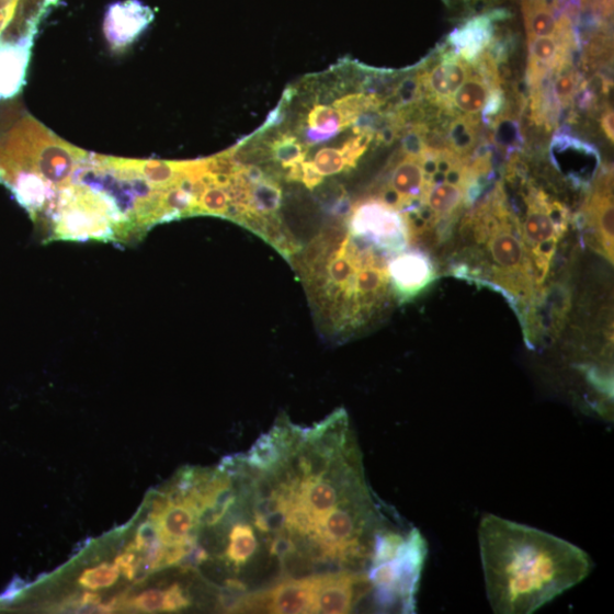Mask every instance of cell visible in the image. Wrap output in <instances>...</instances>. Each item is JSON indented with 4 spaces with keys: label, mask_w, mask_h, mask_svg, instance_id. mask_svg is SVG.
<instances>
[{
    "label": "cell",
    "mask_w": 614,
    "mask_h": 614,
    "mask_svg": "<svg viewBox=\"0 0 614 614\" xmlns=\"http://www.w3.org/2000/svg\"><path fill=\"white\" fill-rule=\"evenodd\" d=\"M478 539L485 587L498 614H531L585 580V550L543 531L486 514Z\"/></svg>",
    "instance_id": "6da1fadb"
},
{
    "label": "cell",
    "mask_w": 614,
    "mask_h": 614,
    "mask_svg": "<svg viewBox=\"0 0 614 614\" xmlns=\"http://www.w3.org/2000/svg\"><path fill=\"white\" fill-rule=\"evenodd\" d=\"M393 257L352 234L345 220L325 228L291 261L322 331L348 338L373 323L394 298Z\"/></svg>",
    "instance_id": "7a4b0ae2"
},
{
    "label": "cell",
    "mask_w": 614,
    "mask_h": 614,
    "mask_svg": "<svg viewBox=\"0 0 614 614\" xmlns=\"http://www.w3.org/2000/svg\"><path fill=\"white\" fill-rule=\"evenodd\" d=\"M459 235L453 273L502 293L527 329L545 293L503 189L468 215Z\"/></svg>",
    "instance_id": "3957f363"
},
{
    "label": "cell",
    "mask_w": 614,
    "mask_h": 614,
    "mask_svg": "<svg viewBox=\"0 0 614 614\" xmlns=\"http://www.w3.org/2000/svg\"><path fill=\"white\" fill-rule=\"evenodd\" d=\"M87 157V151L25 115L0 137V183L5 184L38 226L57 193L75 180Z\"/></svg>",
    "instance_id": "277c9868"
},
{
    "label": "cell",
    "mask_w": 614,
    "mask_h": 614,
    "mask_svg": "<svg viewBox=\"0 0 614 614\" xmlns=\"http://www.w3.org/2000/svg\"><path fill=\"white\" fill-rule=\"evenodd\" d=\"M525 205V214L522 217L515 215L534 266L537 286L545 293V283L572 215L562 202L534 187L527 191Z\"/></svg>",
    "instance_id": "5b68a950"
},
{
    "label": "cell",
    "mask_w": 614,
    "mask_h": 614,
    "mask_svg": "<svg viewBox=\"0 0 614 614\" xmlns=\"http://www.w3.org/2000/svg\"><path fill=\"white\" fill-rule=\"evenodd\" d=\"M344 220L352 234L391 257L409 249L410 237L402 215L378 197L351 206Z\"/></svg>",
    "instance_id": "8992f818"
},
{
    "label": "cell",
    "mask_w": 614,
    "mask_h": 614,
    "mask_svg": "<svg viewBox=\"0 0 614 614\" xmlns=\"http://www.w3.org/2000/svg\"><path fill=\"white\" fill-rule=\"evenodd\" d=\"M321 575L281 582L269 592L240 599L234 611L268 610L271 613H316Z\"/></svg>",
    "instance_id": "52a82bcc"
},
{
    "label": "cell",
    "mask_w": 614,
    "mask_h": 614,
    "mask_svg": "<svg viewBox=\"0 0 614 614\" xmlns=\"http://www.w3.org/2000/svg\"><path fill=\"white\" fill-rule=\"evenodd\" d=\"M612 184V172L602 174L582 213V224L588 227L591 248L611 263L614 253Z\"/></svg>",
    "instance_id": "ba28073f"
},
{
    "label": "cell",
    "mask_w": 614,
    "mask_h": 614,
    "mask_svg": "<svg viewBox=\"0 0 614 614\" xmlns=\"http://www.w3.org/2000/svg\"><path fill=\"white\" fill-rule=\"evenodd\" d=\"M394 298L407 303L419 296L437 278V270L428 253L405 250L395 254L388 264Z\"/></svg>",
    "instance_id": "9c48e42d"
},
{
    "label": "cell",
    "mask_w": 614,
    "mask_h": 614,
    "mask_svg": "<svg viewBox=\"0 0 614 614\" xmlns=\"http://www.w3.org/2000/svg\"><path fill=\"white\" fill-rule=\"evenodd\" d=\"M150 520L156 522L166 546L196 544L200 512L186 498L168 494L157 500Z\"/></svg>",
    "instance_id": "30bf717a"
},
{
    "label": "cell",
    "mask_w": 614,
    "mask_h": 614,
    "mask_svg": "<svg viewBox=\"0 0 614 614\" xmlns=\"http://www.w3.org/2000/svg\"><path fill=\"white\" fill-rule=\"evenodd\" d=\"M373 589L368 576L354 572L321 575L316 613H350L364 594Z\"/></svg>",
    "instance_id": "8fae6325"
},
{
    "label": "cell",
    "mask_w": 614,
    "mask_h": 614,
    "mask_svg": "<svg viewBox=\"0 0 614 614\" xmlns=\"http://www.w3.org/2000/svg\"><path fill=\"white\" fill-rule=\"evenodd\" d=\"M152 12L136 0L111 7L104 22L107 43L114 52L126 50L144 33L152 20Z\"/></svg>",
    "instance_id": "7c38bea8"
},
{
    "label": "cell",
    "mask_w": 614,
    "mask_h": 614,
    "mask_svg": "<svg viewBox=\"0 0 614 614\" xmlns=\"http://www.w3.org/2000/svg\"><path fill=\"white\" fill-rule=\"evenodd\" d=\"M473 72L466 59L448 55L432 71L420 76L422 90L430 101L446 109L452 107L456 91Z\"/></svg>",
    "instance_id": "4fadbf2b"
},
{
    "label": "cell",
    "mask_w": 614,
    "mask_h": 614,
    "mask_svg": "<svg viewBox=\"0 0 614 614\" xmlns=\"http://www.w3.org/2000/svg\"><path fill=\"white\" fill-rule=\"evenodd\" d=\"M345 129L340 112L333 106L316 104L298 123L297 132L302 136L303 145L310 148L333 139Z\"/></svg>",
    "instance_id": "5bb4252c"
},
{
    "label": "cell",
    "mask_w": 614,
    "mask_h": 614,
    "mask_svg": "<svg viewBox=\"0 0 614 614\" xmlns=\"http://www.w3.org/2000/svg\"><path fill=\"white\" fill-rule=\"evenodd\" d=\"M491 36H493L491 21L486 16H481L469 21L459 30L454 31V34L451 36V43L459 57L470 61L479 57L491 42Z\"/></svg>",
    "instance_id": "9a60e30c"
},
{
    "label": "cell",
    "mask_w": 614,
    "mask_h": 614,
    "mask_svg": "<svg viewBox=\"0 0 614 614\" xmlns=\"http://www.w3.org/2000/svg\"><path fill=\"white\" fill-rule=\"evenodd\" d=\"M522 12H524L528 42L553 37L558 34L559 22L546 0H521Z\"/></svg>",
    "instance_id": "2e32d148"
},
{
    "label": "cell",
    "mask_w": 614,
    "mask_h": 614,
    "mask_svg": "<svg viewBox=\"0 0 614 614\" xmlns=\"http://www.w3.org/2000/svg\"><path fill=\"white\" fill-rule=\"evenodd\" d=\"M485 76L473 75L456 91L453 106L467 115L476 116L486 106L490 91Z\"/></svg>",
    "instance_id": "e0dca14e"
},
{
    "label": "cell",
    "mask_w": 614,
    "mask_h": 614,
    "mask_svg": "<svg viewBox=\"0 0 614 614\" xmlns=\"http://www.w3.org/2000/svg\"><path fill=\"white\" fill-rule=\"evenodd\" d=\"M383 105V101L373 94H364V92H354L341 99H337L332 106L340 112L344 121L345 128L352 127L363 114L375 112Z\"/></svg>",
    "instance_id": "ac0fdd59"
},
{
    "label": "cell",
    "mask_w": 614,
    "mask_h": 614,
    "mask_svg": "<svg viewBox=\"0 0 614 614\" xmlns=\"http://www.w3.org/2000/svg\"><path fill=\"white\" fill-rule=\"evenodd\" d=\"M257 548L258 541L250 525L237 524L232 527L227 557L234 565L239 567L248 562L254 556Z\"/></svg>",
    "instance_id": "d6986e66"
},
{
    "label": "cell",
    "mask_w": 614,
    "mask_h": 614,
    "mask_svg": "<svg viewBox=\"0 0 614 614\" xmlns=\"http://www.w3.org/2000/svg\"><path fill=\"white\" fill-rule=\"evenodd\" d=\"M477 126L478 120L471 115L455 120L448 133L450 149L466 158L475 146Z\"/></svg>",
    "instance_id": "ffe728a7"
},
{
    "label": "cell",
    "mask_w": 614,
    "mask_h": 614,
    "mask_svg": "<svg viewBox=\"0 0 614 614\" xmlns=\"http://www.w3.org/2000/svg\"><path fill=\"white\" fill-rule=\"evenodd\" d=\"M120 573L116 565L103 564L83 571L79 578V583L89 591H100L113 587L118 580Z\"/></svg>",
    "instance_id": "44dd1931"
},
{
    "label": "cell",
    "mask_w": 614,
    "mask_h": 614,
    "mask_svg": "<svg viewBox=\"0 0 614 614\" xmlns=\"http://www.w3.org/2000/svg\"><path fill=\"white\" fill-rule=\"evenodd\" d=\"M311 162L323 178L350 171L340 148H321Z\"/></svg>",
    "instance_id": "7402d4cb"
},
{
    "label": "cell",
    "mask_w": 614,
    "mask_h": 614,
    "mask_svg": "<svg viewBox=\"0 0 614 614\" xmlns=\"http://www.w3.org/2000/svg\"><path fill=\"white\" fill-rule=\"evenodd\" d=\"M373 132L363 130L355 134V137L346 140L340 148L345 159L349 170L355 169L364 152L374 139Z\"/></svg>",
    "instance_id": "603a6c76"
},
{
    "label": "cell",
    "mask_w": 614,
    "mask_h": 614,
    "mask_svg": "<svg viewBox=\"0 0 614 614\" xmlns=\"http://www.w3.org/2000/svg\"><path fill=\"white\" fill-rule=\"evenodd\" d=\"M164 592L160 590H148L130 601V606L136 610L152 613L163 611Z\"/></svg>",
    "instance_id": "cb8c5ba5"
},
{
    "label": "cell",
    "mask_w": 614,
    "mask_h": 614,
    "mask_svg": "<svg viewBox=\"0 0 614 614\" xmlns=\"http://www.w3.org/2000/svg\"><path fill=\"white\" fill-rule=\"evenodd\" d=\"M421 91L422 84L420 76L407 78L396 90L398 104L403 106L413 104L421 95Z\"/></svg>",
    "instance_id": "d4e9b609"
},
{
    "label": "cell",
    "mask_w": 614,
    "mask_h": 614,
    "mask_svg": "<svg viewBox=\"0 0 614 614\" xmlns=\"http://www.w3.org/2000/svg\"><path fill=\"white\" fill-rule=\"evenodd\" d=\"M577 80L573 72H567L556 80L555 99L558 104L566 106L571 102L578 86Z\"/></svg>",
    "instance_id": "484cf974"
},
{
    "label": "cell",
    "mask_w": 614,
    "mask_h": 614,
    "mask_svg": "<svg viewBox=\"0 0 614 614\" xmlns=\"http://www.w3.org/2000/svg\"><path fill=\"white\" fill-rule=\"evenodd\" d=\"M159 539L161 538L158 526L156 522L150 520L140 526L136 539L129 549L134 552H144Z\"/></svg>",
    "instance_id": "4316f807"
},
{
    "label": "cell",
    "mask_w": 614,
    "mask_h": 614,
    "mask_svg": "<svg viewBox=\"0 0 614 614\" xmlns=\"http://www.w3.org/2000/svg\"><path fill=\"white\" fill-rule=\"evenodd\" d=\"M191 601L182 589L174 583L167 592H164L163 611L175 612L190 606Z\"/></svg>",
    "instance_id": "83f0119b"
},
{
    "label": "cell",
    "mask_w": 614,
    "mask_h": 614,
    "mask_svg": "<svg viewBox=\"0 0 614 614\" xmlns=\"http://www.w3.org/2000/svg\"><path fill=\"white\" fill-rule=\"evenodd\" d=\"M115 565L120 572L125 575L127 579L134 580L137 576L139 559H137L134 550L128 549L125 555H122L115 560Z\"/></svg>",
    "instance_id": "f1b7e54d"
},
{
    "label": "cell",
    "mask_w": 614,
    "mask_h": 614,
    "mask_svg": "<svg viewBox=\"0 0 614 614\" xmlns=\"http://www.w3.org/2000/svg\"><path fill=\"white\" fill-rule=\"evenodd\" d=\"M325 178L317 170L311 161L302 163V180L300 182L307 190L314 191L320 186Z\"/></svg>",
    "instance_id": "f546056e"
},
{
    "label": "cell",
    "mask_w": 614,
    "mask_h": 614,
    "mask_svg": "<svg viewBox=\"0 0 614 614\" xmlns=\"http://www.w3.org/2000/svg\"><path fill=\"white\" fill-rule=\"evenodd\" d=\"M601 127L606 137L613 143L614 140V115L612 111L606 112L601 121Z\"/></svg>",
    "instance_id": "4dcf8cb0"
}]
</instances>
